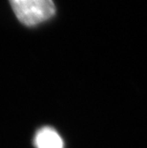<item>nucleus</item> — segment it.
<instances>
[{
  "label": "nucleus",
  "instance_id": "2",
  "mask_svg": "<svg viewBox=\"0 0 147 148\" xmlns=\"http://www.w3.org/2000/svg\"><path fill=\"white\" fill-rule=\"evenodd\" d=\"M37 148H63V141L61 137L55 129L45 127L37 132L36 140Z\"/></svg>",
  "mask_w": 147,
  "mask_h": 148
},
{
  "label": "nucleus",
  "instance_id": "1",
  "mask_svg": "<svg viewBox=\"0 0 147 148\" xmlns=\"http://www.w3.org/2000/svg\"><path fill=\"white\" fill-rule=\"evenodd\" d=\"M15 16L27 27H34L51 19L55 14L53 0H9Z\"/></svg>",
  "mask_w": 147,
  "mask_h": 148
}]
</instances>
